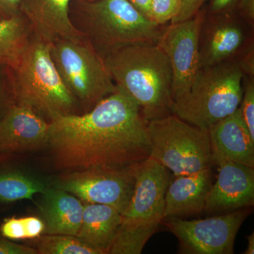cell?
<instances>
[{"label":"cell","mask_w":254,"mask_h":254,"mask_svg":"<svg viewBox=\"0 0 254 254\" xmlns=\"http://www.w3.org/2000/svg\"><path fill=\"white\" fill-rule=\"evenodd\" d=\"M147 126L136 103L118 88L86 113L51 120L46 148L60 170L135 165L150 157Z\"/></svg>","instance_id":"cell-1"},{"label":"cell","mask_w":254,"mask_h":254,"mask_svg":"<svg viewBox=\"0 0 254 254\" xmlns=\"http://www.w3.org/2000/svg\"><path fill=\"white\" fill-rule=\"evenodd\" d=\"M104 62L115 86L136 103L147 123L173 115V70L158 44L125 47Z\"/></svg>","instance_id":"cell-2"},{"label":"cell","mask_w":254,"mask_h":254,"mask_svg":"<svg viewBox=\"0 0 254 254\" xmlns=\"http://www.w3.org/2000/svg\"><path fill=\"white\" fill-rule=\"evenodd\" d=\"M77 1L70 9L71 22L103 60L125 47L157 44L166 26L145 17L128 0Z\"/></svg>","instance_id":"cell-3"},{"label":"cell","mask_w":254,"mask_h":254,"mask_svg":"<svg viewBox=\"0 0 254 254\" xmlns=\"http://www.w3.org/2000/svg\"><path fill=\"white\" fill-rule=\"evenodd\" d=\"M11 70L16 105L31 108L48 122L81 114L77 100L55 67L51 43L33 34Z\"/></svg>","instance_id":"cell-4"},{"label":"cell","mask_w":254,"mask_h":254,"mask_svg":"<svg viewBox=\"0 0 254 254\" xmlns=\"http://www.w3.org/2000/svg\"><path fill=\"white\" fill-rule=\"evenodd\" d=\"M166 170L151 157L138 164L133 194L108 254H141L164 220Z\"/></svg>","instance_id":"cell-5"},{"label":"cell","mask_w":254,"mask_h":254,"mask_svg":"<svg viewBox=\"0 0 254 254\" xmlns=\"http://www.w3.org/2000/svg\"><path fill=\"white\" fill-rule=\"evenodd\" d=\"M244 75L236 61L199 68L186 96L174 103L173 115L208 129L238 109Z\"/></svg>","instance_id":"cell-6"},{"label":"cell","mask_w":254,"mask_h":254,"mask_svg":"<svg viewBox=\"0 0 254 254\" xmlns=\"http://www.w3.org/2000/svg\"><path fill=\"white\" fill-rule=\"evenodd\" d=\"M150 157L175 176L211 168L214 163L207 128L193 126L175 115L148 123Z\"/></svg>","instance_id":"cell-7"},{"label":"cell","mask_w":254,"mask_h":254,"mask_svg":"<svg viewBox=\"0 0 254 254\" xmlns=\"http://www.w3.org/2000/svg\"><path fill=\"white\" fill-rule=\"evenodd\" d=\"M51 57L60 77L77 100L82 113L118 91L104 60L86 39L51 43Z\"/></svg>","instance_id":"cell-8"},{"label":"cell","mask_w":254,"mask_h":254,"mask_svg":"<svg viewBox=\"0 0 254 254\" xmlns=\"http://www.w3.org/2000/svg\"><path fill=\"white\" fill-rule=\"evenodd\" d=\"M138 164L73 170L52 185L83 202L110 205L123 214L133 194Z\"/></svg>","instance_id":"cell-9"},{"label":"cell","mask_w":254,"mask_h":254,"mask_svg":"<svg viewBox=\"0 0 254 254\" xmlns=\"http://www.w3.org/2000/svg\"><path fill=\"white\" fill-rule=\"evenodd\" d=\"M250 213L247 208L203 220L178 217L163 222L178 239L179 253L232 254L237 233Z\"/></svg>","instance_id":"cell-10"},{"label":"cell","mask_w":254,"mask_h":254,"mask_svg":"<svg viewBox=\"0 0 254 254\" xmlns=\"http://www.w3.org/2000/svg\"><path fill=\"white\" fill-rule=\"evenodd\" d=\"M254 47V28L236 13L205 14L198 38L199 68L238 61Z\"/></svg>","instance_id":"cell-11"},{"label":"cell","mask_w":254,"mask_h":254,"mask_svg":"<svg viewBox=\"0 0 254 254\" xmlns=\"http://www.w3.org/2000/svg\"><path fill=\"white\" fill-rule=\"evenodd\" d=\"M205 9L193 18L165 26L157 44L168 56L173 70L174 103L190 91L198 69V38Z\"/></svg>","instance_id":"cell-12"},{"label":"cell","mask_w":254,"mask_h":254,"mask_svg":"<svg viewBox=\"0 0 254 254\" xmlns=\"http://www.w3.org/2000/svg\"><path fill=\"white\" fill-rule=\"evenodd\" d=\"M218 175L207 195L204 211L232 212L254 204V168L222 158L214 160Z\"/></svg>","instance_id":"cell-13"},{"label":"cell","mask_w":254,"mask_h":254,"mask_svg":"<svg viewBox=\"0 0 254 254\" xmlns=\"http://www.w3.org/2000/svg\"><path fill=\"white\" fill-rule=\"evenodd\" d=\"M50 122L31 108L14 105L0 120V153L46 148Z\"/></svg>","instance_id":"cell-14"},{"label":"cell","mask_w":254,"mask_h":254,"mask_svg":"<svg viewBox=\"0 0 254 254\" xmlns=\"http://www.w3.org/2000/svg\"><path fill=\"white\" fill-rule=\"evenodd\" d=\"M73 0H20V11L35 36L50 43L84 39L70 18Z\"/></svg>","instance_id":"cell-15"},{"label":"cell","mask_w":254,"mask_h":254,"mask_svg":"<svg viewBox=\"0 0 254 254\" xmlns=\"http://www.w3.org/2000/svg\"><path fill=\"white\" fill-rule=\"evenodd\" d=\"M213 160L222 158L254 168V139L240 110L209 127Z\"/></svg>","instance_id":"cell-16"},{"label":"cell","mask_w":254,"mask_h":254,"mask_svg":"<svg viewBox=\"0 0 254 254\" xmlns=\"http://www.w3.org/2000/svg\"><path fill=\"white\" fill-rule=\"evenodd\" d=\"M175 177L169 182L165 193L164 219L204 211L207 195L213 184L211 168Z\"/></svg>","instance_id":"cell-17"},{"label":"cell","mask_w":254,"mask_h":254,"mask_svg":"<svg viewBox=\"0 0 254 254\" xmlns=\"http://www.w3.org/2000/svg\"><path fill=\"white\" fill-rule=\"evenodd\" d=\"M42 195L39 208L46 225L44 235L76 236L81 224L83 201L52 185Z\"/></svg>","instance_id":"cell-18"},{"label":"cell","mask_w":254,"mask_h":254,"mask_svg":"<svg viewBox=\"0 0 254 254\" xmlns=\"http://www.w3.org/2000/svg\"><path fill=\"white\" fill-rule=\"evenodd\" d=\"M81 226L76 237L82 242L108 253L122 221V214L113 207L83 202Z\"/></svg>","instance_id":"cell-19"},{"label":"cell","mask_w":254,"mask_h":254,"mask_svg":"<svg viewBox=\"0 0 254 254\" xmlns=\"http://www.w3.org/2000/svg\"><path fill=\"white\" fill-rule=\"evenodd\" d=\"M48 180L18 169L0 168V203L33 200L51 186Z\"/></svg>","instance_id":"cell-20"},{"label":"cell","mask_w":254,"mask_h":254,"mask_svg":"<svg viewBox=\"0 0 254 254\" xmlns=\"http://www.w3.org/2000/svg\"><path fill=\"white\" fill-rule=\"evenodd\" d=\"M33 35L29 23L22 14L0 20V64L14 66Z\"/></svg>","instance_id":"cell-21"},{"label":"cell","mask_w":254,"mask_h":254,"mask_svg":"<svg viewBox=\"0 0 254 254\" xmlns=\"http://www.w3.org/2000/svg\"><path fill=\"white\" fill-rule=\"evenodd\" d=\"M37 243L40 254H102L99 250L82 242L76 236L45 235Z\"/></svg>","instance_id":"cell-22"},{"label":"cell","mask_w":254,"mask_h":254,"mask_svg":"<svg viewBox=\"0 0 254 254\" xmlns=\"http://www.w3.org/2000/svg\"><path fill=\"white\" fill-rule=\"evenodd\" d=\"M242 85L243 95L239 110L251 136L254 139V76L244 75Z\"/></svg>","instance_id":"cell-23"},{"label":"cell","mask_w":254,"mask_h":254,"mask_svg":"<svg viewBox=\"0 0 254 254\" xmlns=\"http://www.w3.org/2000/svg\"><path fill=\"white\" fill-rule=\"evenodd\" d=\"M16 105L11 67L0 64V120Z\"/></svg>","instance_id":"cell-24"},{"label":"cell","mask_w":254,"mask_h":254,"mask_svg":"<svg viewBox=\"0 0 254 254\" xmlns=\"http://www.w3.org/2000/svg\"><path fill=\"white\" fill-rule=\"evenodd\" d=\"M181 0H152L151 19L160 26H165L176 16Z\"/></svg>","instance_id":"cell-25"},{"label":"cell","mask_w":254,"mask_h":254,"mask_svg":"<svg viewBox=\"0 0 254 254\" xmlns=\"http://www.w3.org/2000/svg\"><path fill=\"white\" fill-rule=\"evenodd\" d=\"M0 235L9 240H27L23 218H5L0 225Z\"/></svg>","instance_id":"cell-26"},{"label":"cell","mask_w":254,"mask_h":254,"mask_svg":"<svg viewBox=\"0 0 254 254\" xmlns=\"http://www.w3.org/2000/svg\"><path fill=\"white\" fill-rule=\"evenodd\" d=\"M205 0H181L178 12L170 23L181 22L198 14Z\"/></svg>","instance_id":"cell-27"},{"label":"cell","mask_w":254,"mask_h":254,"mask_svg":"<svg viewBox=\"0 0 254 254\" xmlns=\"http://www.w3.org/2000/svg\"><path fill=\"white\" fill-rule=\"evenodd\" d=\"M28 239L39 238L44 235L46 225L43 219L36 216H28L23 218Z\"/></svg>","instance_id":"cell-28"},{"label":"cell","mask_w":254,"mask_h":254,"mask_svg":"<svg viewBox=\"0 0 254 254\" xmlns=\"http://www.w3.org/2000/svg\"><path fill=\"white\" fill-rule=\"evenodd\" d=\"M239 1L240 0H210L205 11L208 14L235 13V7Z\"/></svg>","instance_id":"cell-29"},{"label":"cell","mask_w":254,"mask_h":254,"mask_svg":"<svg viewBox=\"0 0 254 254\" xmlns=\"http://www.w3.org/2000/svg\"><path fill=\"white\" fill-rule=\"evenodd\" d=\"M0 254H38L36 249L14 243L0 237Z\"/></svg>","instance_id":"cell-30"},{"label":"cell","mask_w":254,"mask_h":254,"mask_svg":"<svg viewBox=\"0 0 254 254\" xmlns=\"http://www.w3.org/2000/svg\"><path fill=\"white\" fill-rule=\"evenodd\" d=\"M235 13L254 28V0H240Z\"/></svg>","instance_id":"cell-31"},{"label":"cell","mask_w":254,"mask_h":254,"mask_svg":"<svg viewBox=\"0 0 254 254\" xmlns=\"http://www.w3.org/2000/svg\"><path fill=\"white\" fill-rule=\"evenodd\" d=\"M21 14L20 0H0V20L9 19Z\"/></svg>","instance_id":"cell-32"},{"label":"cell","mask_w":254,"mask_h":254,"mask_svg":"<svg viewBox=\"0 0 254 254\" xmlns=\"http://www.w3.org/2000/svg\"><path fill=\"white\" fill-rule=\"evenodd\" d=\"M135 9L145 17L151 19L152 0H128Z\"/></svg>","instance_id":"cell-33"},{"label":"cell","mask_w":254,"mask_h":254,"mask_svg":"<svg viewBox=\"0 0 254 254\" xmlns=\"http://www.w3.org/2000/svg\"><path fill=\"white\" fill-rule=\"evenodd\" d=\"M248 240V247L247 250L244 252L245 254H254V232L249 236L247 237Z\"/></svg>","instance_id":"cell-34"},{"label":"cell","mask_w":254,"mask_h":254,"mask_svg":"<svg viewBox=\"0 0 254 254\" xmlns=\"http://www.w3.org/2000/svg\"><path fill=\"white\" fill-rule=\"evenodd\" d=\"M79 1H97V0H79Z\"/></svg>","instance_id":"cell-35"}]
</instances>
